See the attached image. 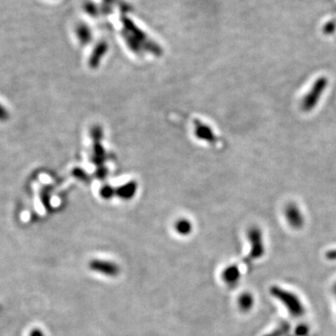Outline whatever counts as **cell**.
<instances>
[{
  "mask_svg": "<svg viewBox=\"0 0 336 336\" xmlns=\"http://www.w3.org/2000/svg\"><path fill=\"white\" fill-rule=\"evenodd\" d=\"M291 326L288 321H281L279 324L276 325L274 330H271L268 333L263 336H288L291 331Z\"/></svg>",
  "mask_w": 336,
  "mask_h": 336,
  "instance_id": "ba28073f",
  "label": "cell"
},
{
  "mask_svg": "<svg viewBox=\"0 0 336 336\" xmlns=\"http://www.w3.org/2000/svg\"><path fill=\"white\" fill-rule=\"evenodd\" d=\"M78 39L81 40V42H87L89 40V30L84 25H79L77 29Z\"/></svg>",
  "mask_w": 336,
  "mask_h": 336,
  "instance_id": "8fae6325",
  "label": "cell"
},
{
  "mask_svg": "<svg viewBox=\"0 0 336 336\" xmlns=\"http://www.w3.org/2000/svg\"><path fill=\"white\" fill-rule=\"evenodd\" d=\"M331 291H332V294H333V296H334V298H335L336 300V282L332 285V288H331Z\"/></svg>",
  "mask_w": 336,
  "mask_h": 336,
  "instance_id": "e0dca14e",
  "label": "cell"
},
{
  "mask_svg": "<svg viewBox=\"0 0 336 336\" xmlns=\"http://www.w3.org/2000/svg\"><path fill=\"white\" fill-rule=\"evenodd\" d=\"M89 268L91 271L104 274L109 277H115L120 273V267L117 263L110 261H104L95 259L89 263Z\"/></svg>",
  "mask_w": 336,
  "mask_h": 336,
  "instance_id": "5b68a950",
  "label": "cell"
},
{
  "mask_svg": "<svg viewBox=\"0 0 336 336\" xmlns=\"http://www.w3.org/2000/svg\"><path fill=\"white\" fill-rule=\"evenodd\" d=\"M9 118H10L9 111L6 109L4 106L0 104V122L1 123L7 122L9 120Z\"/></svg>",
  "mask_w": 336,
  "mask_h": 336,
  "instance_id": "5bb4252c",
  "label": "cell"
},
{
  "mask_svg": "<svg viewBox=\"0 0 336 336\" xmlns=\"http://www.w3.org/2000/svg\"><path fill=\"white\" fill-rule=\"evenodd\" d=\"M325 258L330 262H336V248L330 249L325 253Z\"/></svg>",
  "mask_w": 336,
  "mask_h": 336,
  "instance_id": "9a60e30c",
  "label": "cell"
},
{
  "mask_svg": "<svg viewBox=\"0 0 336 336\" xmlns=\"http://www.w3.org/2000/svg\"><path fill=\"white\" fill-rule=\"evenodd\" d=\"M285 214L286 220L291 226L292 229L300 230L302 229L304 226V216L302 214V210L300 207L297 206L294 203H290L288 204L284 210Z\"/></svg>",
  "mask_w": 336,
  "mask_h": 336,
  "instance_id": "277c9868",
  "label": "cell"
},
{
  "mask_svg": "<svg viewBox=\"0 0 336 336\" xmlns=\"http://www.w3.org/2000/svg\"><path fill=\"white\" fill-rule=\"evenodd\" d=\"M247 239L250 245L248 253L249 258L252 260H259L263 258L265 253L263 231L257 226H252L247 231Z\"/></svg>",
  "mask_w": 336,
  "mask_h": 336,
  "instance_id": "3957f363",
  "label": "cell"
},
{
  "mask_svg": "<svg viewBox=\"0 0 336 336\" xmlns=\"http://www.w3.org/2000/svg\"><path fill=\"white\" fill-rule=\"evenodd\" d=\"M255 304V299L250 292L245 291L241 293L237 299V305L242 312L246 313L251 310Z\"/></svg>",
  "mask_w": 336,
  "mask_h": 336,
  "instance_id": "52a82bcc",
  "label": "cell"
},
{
  "mask_svg": "<svg viewBox=\"0 0 336 336\" xmlns=\"http://www.w3.org/2000/svg\"><path fill=\"white\" fill-rule=\"evenodd\" d=\"M269 291L271 296L281 302L293 318H301L305 313V307L301 298L293 291L276 285L272 286Z\"/></svg>",
  "mask_w": 336,
  "mask_h": 336,
  "instance_id": "6da1fadb",
  "label": "cell"
},
{
  "mask_svg": "<svg viewBox=\"0 0 336 336\" xmlns=\"http://www.w3.org/2000/svg\"><path fill=\"white\" fill-rule=\"evenodd\" d=\"M40 199L47 210H50V195H49V189L48 188H43L40 191Z\"/></svg>",
  "mask_w": 336,
  "mask_h": 336,
  "instance_id": "30bf717a",
  "label": "cell"
},
{
  "mask_svg": "<svg viewBox=\"0 0 336 336\" xmlns=\"http://www.w3.org/2000/svg\"><path fill=\"white\" fill-rule=\"evenodd\" d=\"M328 84H329L328 78L323 76L319 77L314 81L307 94H305L302 97L301 107L303 111H311L318 106L319 101L321 99L322 95H324L325 91L328 87Z\"/></svg>",
  "mask_w": 336,
  "mask_h": 336,
  "instance_id": "7a4b0ae2",
  "label": "cell"
},
{
  "mask_svg": "<svg viewBox=\"0 0 336 336\" xmlns=\"http://www.w3.org/2000/svg\"><path fill=\"white\" fill-rule=\"evenodd\" d=\"M29 336H45L44 333L42 330H39V329H34L30 333H29Z\"/></svg>",
  "mask_w": 336,
  "mask_h": 336,
  "instance_id": "2e32d148",
  "label": "cell"
},
{
  "mask_svg": "<svg viewBox=\"0 0 336 336\" xmlns=\"http://www.w3.org/2000/svg\"><path fill=\"white\" fill-rule=\"evenodd\" d=\"M323 32L326 35L330 36V35H333L336 32V21L334 20H330L328 21L324 24L323 26Z\"/></svg>",
  "mask_w": 336,
  "mask_h": 336,
  "instance_id": "4fadbf2b",
  "label": "cell"
},
{
  "mask_svg": "<svg viewBox=\"0 0 336 336\" xmlns=\"http://www.w3.org/2000/svg\"><path fill=\"white\" fill-rule=\"evenodd\" d=\"M175 229L177 233L180 235H190L191 230H192V225L188 219H179L176 224H175Z\"/></svg>",
  "mask_w": 336,
  "mask_h": 336,
  "instance_id": "9c48e42d",
  "label": "cell"
},
{
  "mask_svg": "<svg viewBox=\"0 0 336 336\" xmlns=\"http://www.w3.org/2000/svg\"><path fill=\"white\" fill-rule=\"evenodd\" d=\"M310 331V329L308 327V325L299 324L297 325L296 328L294 329V336H307L308 333Z\"/></svg>",
  "mask_w": 336,
  "mask_h": 336,
  "instance_id": "7c38bea8",
  "label": "cell"
},
{
  "mask_svg": "<svg viewBox=\"0 0 336 336\" xmlns=\"http://www.w3.org/2000/svg\"><path fill=\"white\" fill-rule=\"evenodd\" d=\"M221 278L227 285L234 287L240 280V269L236 264H230L223 269L221 273Z\"/></svg>",
  "mask_w": 336,
  "mask_h": 336,
  "instance_id": "8992f818",
  "label": "cell"
},
{
  "mask_svg": "<svg viewBox=\"0 0 336 336\" xmlns=\"http://www.w3.org/2000/svg\"><path fill=\"white\" fill-rule=\"evenodd\" d=\"M288 336H294V335H290V334H289V335H288Z\"/></svg>",
  "mask_w": 336,
  "mask_h": 336,
  "instance_id": "ac0fdd59",
  "label": "cell"
}]
</instances>
